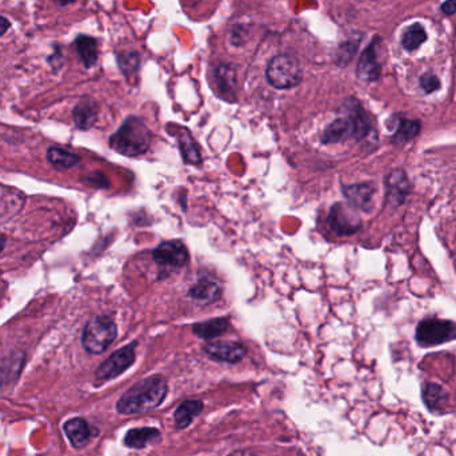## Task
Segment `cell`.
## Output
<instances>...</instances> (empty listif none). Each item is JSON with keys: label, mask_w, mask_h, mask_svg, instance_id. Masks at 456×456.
Here are the masks:
<instances>
[{"label": "cell", "mask_w": 456, "mask_h": 456, "mask_svg": "<svg viewBox=\"0 0 456 456\" xmlns=\"http://www.w3.org/2000/svg\"><path fill=\"white\" fill-rule=\"evenodd\" d=\"M167 391V381L162 375L149 377L124 393L116 403V410L122 415L149 412L162 404Z\"/></svg>", "instance_id": "cell-1"}, {"label": "cell", "mask_w": 456, "mask_h": 456, "mask_svg": "<svg viewBox=\"0 0 456 456\" xmlns=\"http://www.w3.org/2000/svg\"><path fill=\"white\" fill-rule=\"evenodd\" d=\"M151 140V131L144 122L137 116H130L109 137V146L124 156H139L150 149Z\"/></svg>", "instance_id": "cell-2"}, {"label": "cell", "mask_w": 456, "mask_h": 456, "mask_svg": "<svg viewBox=\"0 0 456 456\" xmlns=\"http://www.w3.org/2000/svg\"><path fill=\"white\" fill-rule=\"evenodd\" d=\"M118 327L109 317H93L84 327L82 343L92 355L103 354L114 343Z\"/></svg>", "instance_id": "cell-3"}, {"label": "cell", "mask_w": 456, "mask_h": 456, "mask_svg": "<svg viewBox=\"0 0 456 456\" xmlns=\"http://www.w3.org/2000/svg\"><path fill=\"white\" fill-rule=\"evenodd\" d=\"M267 80L271 86L279 90L296 87L302 79L303 71L299 61L289 55H279L270 61L267 71Z\"/></svg>", "instance_id": "cell-4"}, {"label": "cell", "mask_w": 456, "mask_h": 456, "mask_svg": "<svg viewBox=\"0 0 456 456\" xmlns=\"http://www.w3.org/2000/svg\"><path fill=\"white\" fill-rule=\"evenodd\" d=\"M456 339V324L450 320L426 319L416 328V340L423 347L439 346Z\"/></svg>", "instance_id": "cell-5"}, {"label": "cell", "mask_w": 456, "mask_h": 456, "mask_svg": "<svg viewBox=\"0 0 456 456\" xmlns=\"http://www.w3.org/2000/svg\"><path fill=\"white\" fill-rule=\"evenodd\" d=\"M153 260L162 271L174 273L185 266L188 261V250L182 241H168L159 244L153 250Z\"/></svg>", "instance_id": "cell-6"}, {"label": "cell", "mask_w": 456, "mask_h": 456, "mask_svg": "<svg viewBox=\"0 0 456 456\" xmlns=\"http://www.w3.org/2000/svg\"><path fill=\"white\" fill-rule=\"evenodd\" d=\"M135 362V344H128L121 350L115 351L105 360L95 372L98 380H109L119 377Z\"/></svg>", "instance_id": "cell-7"}, {"label": "cell", "mask_w": 456, "mask_h": 456, "mask_svg": "<svg viewBox=\"0 0 456 456\" xmlns=\"http://www.w3.org/2000/svg\"><path fill=\"white\" fill-rule=\"evenodd\" d=\"M354 210L355 208H352L350 204L343 203H336L331 208L328 215V223L336 235L349 236L360 229L362 222Z\"/></svg>", "instance_id": "cell-8"}, {"label": "cell", "mask_w": 456, "mask_h": 456, "mask_svg": "<svg viewBox=\"0 0 456 456\" xmlns=\"http://www.w3.org/2000/svg\"><path fill=\"white\" fill-rule=\"evenodd\" d=\"M203 351L208 358L225 363H238L247 354V349L238 342H210Z\"/></svg>", "instance_id": "cell-9"}, {"label": "cell", "mask_w": 456, "mask_h": 456, "mask_svg": "<svg viewBox=\"0 0 456 456\" xmlns=\"http://www.w3.org/2000/svg\"><path fill=\"white\" fill-rule=\"evenodd\" d=\"M213 83L216 92L220 98H223L227 102H234L236 99V92H238L236 74L231 66L218 64L213 71Z\"/></svg>", "instance_id": "cell-10"}, {"label": "cell", "mask_w": 456, "mask_h": 456, "mask_svg": "<svg viewBox=\"0 0 456 456\" xmlns=\"http://www.w3.org/2000/svg\"><path fill=\"white\" fill-rule=\"evenodd\" d=\"M375 187L371 183H360V184H351L343 188L344 197L349 200L352 208L362 210L368 213L374 204V195Z\"/></svg>", "instance_id": "cell-11"}, {"label": "cell", "mask_w": 456, "mask_h": 456, "mask_svg": "<svg viewBox=\"0 0 456 456\" xmlns=\"http://www.w3.org/2000/svg\"><path fill=\"white\" fill-rule=\"evenodd\" d=\"M386 190H387V202L391 206L399 207L400 204H403L410 191V183L406 172L402 169L393 171L386 179Z\"/></svg>", "instance_id": "cell-12"}, {"label": "cell", "mask_w": 456, "mask_h": 456, "mask_svg": "<svg viewBox=\"0 0 456 456\" xmlns=\"http://www.w3.org/2000/svg\"><path fill=\"white\" fill-rule=\"evenodd\" d=\"M171 134L178 140L179 150L182 152L183 160L188 165H200L202 155H200L198 146H197V142L194 140L190 131L176 126L175 132H171Z\"/></svg>", "instance_id": "cell-13"}, {"label": "cell", "mask_w": 456, "mask_h": 456, "mask_svg": "<svg viewBox=\"0 0 456 456\" xmlns=\"http://www.w3.org/2000/svg\"><path fill=\"white\" fill-rule=\"evenodd\" d=\"M350 137H354V124L350 118L346 115L328 124L321 135V142L324 144L340 143Z\"/></svg>", "instance_id": "cell-14"}, {"label": "cell", "mask_w": 456, "mask_h": 456, "mask_svg": "<svg viewBox=\"0 0 456 456\" xmlns=\"http://www.w3.org/2000/svg\"><path fill=\"white\" fill-rule=\"evenodd\" d=\"M64 432L76 448H83L91 441L92 431L89 423L82 418H74L64 423Z\"/></svg>", "instance_id": "cell-15"}, {"label": "cell", "mask_w": 456, "mask_h": 456, "mask_svg": "<svg viewBox=\"0 0 456 456\" xmlns=\"http://www.w3.org/2000/svg\"><path fill=\"white\" fill-rule=\"evenodd\" d=\"M188 295L199 302L213 303L220 298L222 286L218 280H213L211 278H203L190 289Z\"/></svg>", "instance_id": "cell-16"}, {"label": "cell", "mask_w": 456, "mask_h": 456, "mask_svg": "<svg viewBox=\"0 0 456 456\" xmlns=\"http://www.w3.org/2000/svg\"><path fill=\"white\" fill-rule=\"evenodd\" d=\"M358 76L365 82H374L380 76V64L377 55V42L365 50L358 64Z\"/></svg>", "instance_id": "cell-17"}, {"label": "cell", "mask_w": 456, "mask_h": 456, "mask_svg": "<svg viewBox=\"0 0 456 456\" xmlns=\"http://www.w3.org/2000/svg\"><path fill=\"white\" fill-rule=\"evenodd\" d=\"M347 116L354 124V139L360 140L368 135L371 130V122L365 109L358 102L352 100L347 106Z\"/></svg>", "instance_id": "cell-18"}, {"label": "cell", "mask_w": 456, "mask_h": 456, "mask_svg": "<svg viewBox=\"0 0 456 456\" xmlns=\"http://www.w3.org/2000/svg\"><path fill=\"white\" fill-rule=\"evenodd\" d=\"M160 438V432L156 428L144 427L130 430L124 438V443L130 448H144L147 444L153 443Z\"/></svg>", "instance_id": "cell-19"}, {"label": "cell", "mask_w": 456, "mask_h": 456, "mask_svg": "<svg viewBox=\"0 0 456 456\" xmlns=\"http://www.w3.org/2000/svg\"><path fill=\"white\" fill-rule=\"evenodd\" d=\"M229 326V319L228 318H213V319L200 321L194 324L192 331L194 334L198 335L202 339H213L218 337L219 335L225 334L227 331Z\"/></svg>", "instance_id": "cell-20"}, {"label": "cell", "mask_w": 456, "mask_h": 456, "mask_svg": "<svg viewBox=\"0 0 456 456\" xmlns=\"http://www.w3.org/2000/svg\"><path fill=\"white\" fill-rule=\"evenodd\" d=\"M98 119V106L91 99L82 100L74 108V121L80 130H89Z\"/></svg>", "instance_id": "cell-21"}, {"label": "cell", "mask_w": 456, "mask_h": 456, "mask_svg": "<svg viewBox=\"0 0 456 456\" xmlns=\"http://www.w3.org/2000/svg\"><path fill=\"white\" fill-rule=\"evenodd\" d=\"M76 51L82 63L90 68L98 61V42L87 35H79L75 39Z\"/></svg>", "instance_id": "cell-22"}, {"label": "cell", "mask_w": 456, "mask_h": 456, "mask_svg": "<svg viewBox=\"0 0 456 456\" xmlns=\"http://www.w3.org/2000/svg\"><path fill=\"white\" fill-rule=\"evenodd\" d=\"M203 410V403L200 400H187L175 411V423L178 428H185L198 416Z\"/></svg>", "instance_id": "cell-23"}, {"label": "cell", "mask_w": 456, "mask_h": 456, "mask_svg": "<svg viewBox=\"0 0 456 456\" xmlns=\"http://www.w3.org/2000/svg\"><path fill=\"white\" fill-rule=\"evenodd\" d=\"M47 159L54 167L59 168V169L74 167L76 163L80 160L79 156L75 153L67 151V150H63L59 147L48 149Z\"/></svg>", "instance_id": "cell-24"}, {"label": "cell", "mask_w": 456, "mask_h": 456, "mask_svg": "<svg viewBox=\"0 0 456 456\" xmlns=\"http://www.w3.org/2000/svg\"><path fill=\"white\" fill-rule=\"evenodd\" d=\"M426 40V31L419 23L412 24L403 35V46L407 51H413V50L419 48Z\"/></svg>", "instance_id": "cell-25"}, {"label": "cell", "mask_w": 456, "mask_h": 456, "mask_svg": "<svg viewBox=\"0 0 456 456\" xmlns=\"http://www.w3.org/2000/svg\"><path fill=\"white\" fill-rule=\"evenodd\" d=\"M419 131H420V123L418 121L404 119L399 123L394 140L396 143H406L416 137L419 134Z\"/></svg>", "instance_id": "cell-26"}, {"label": "cell", "mask_w": 456, "mask_h": 456, "mask_svg": "<svg viewBox=\"0 0 456 456\" xmlns=\"http://www.w3.org/2000/svg\"><path fill=\"white\" fill-rule=\"evenodd\" d=\"M446 393L443 391L441 386L434 384V383H428L425 387V402H426L428 409L434 410L438 409L441 403L446 400Z\"/></svg>", "instance_id": "cell-27"}, {"label": "cell", "mask_w": 456, "mask_h": 456, "mask_svg": "<svg viewBox=\"0 0 456 456\" xmlns=\"http://www.w3.org/2000/svg\"><path fill=\"white\" fill-rule=\"evenodd\" d=\"M137 58H135V55H130V56H121L119 58V66L122 68L123 73L126 75H131L137 71Z\"/></svg>", "instance_id": "cell-28"}, {"label": "cell", "mask_w": 456, "mask_h": 456, "mask_svg": "<svg viewBox=\"0 0 456 456\" xmlns=\"http://www.w3.org/2000/svg\"><path fill=\"white\" fill-rule=\"evenodd\" d=\"M420 86L427 93H431L439 89L441 82L436 76L432 75V74H426L420 77Z\"/></svg>", "instance_id": "cell-29"}, {"label": "cell", "mask_w": 456, "mask_h": 456, "mask_svg": "<svg viewBox=\"0 0 456 456\" xmlns=\"http://www.w3.org/2000/svg\"><path fill=\"white\" fill-rule=\"evenodd\" d=\"M441 11L447 15H453L456 13V0H447L441 4Z\"/></svg>", "instance_id": "cell-30"}, {"label": "cell", "mask_w": 456, "mask_h": 456, "mask_svg": "<svg viewBox=\"0 0 456 456\" xmlns=\"http://www.w3.org/2000/svg\"><path fill=\"white\" fill-rule=\"evenodd\" d=\"M10 26H11L10 20L6 19L4 16H0V36L4 35V33L7 32V30L10 29Z\"/></svg>", "instance_id": "cell-31"}, {"label": "cell", "mask_w": 456, "mask_h": 456, "mask_svg": "<svg viewBox=\"0 0 456 456\" xmlns=\"http://www.w3.org/2000/svg\"><path fill=\"white\" fill-rule=\"evenodd\" d=\"M228 456H252V454L250 451H236V453Z\"/></svg>", "instance_id": "cell-32"}, {"label": "cell", "mask_w": 456, "mask_h": 456, "mask_svg": "<svg viewBox=\"0 0 456 456\" xmlns=\"http://www.w3.org/2000/svg\"><path fill=\"white\" fill-rule=\"evenodd\" d=\"M52 1L56 3V4H59V6H67L70 3H74L75 0H52Z\"/></svg>", "instance_id": "cell-33"}, {"label": "cell", "mask_w": 456, "mask_h": 456, "mask_svg": "<svg viewBox=\"0 0 456 456\" xmlns=\"http://www.w3.org/2000/svg\"><path fill=\"white\" fill-rule=\"evenodd\" d=\"M4 245H6V238L4 236H0V252L3 251Z\"/></svg>", "instance_id": "cell-34"}]
</instances>
